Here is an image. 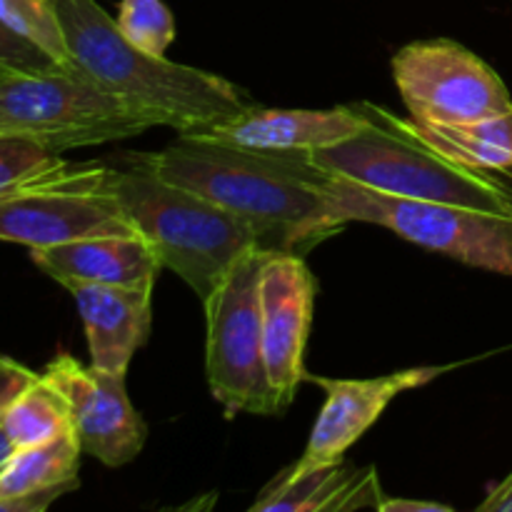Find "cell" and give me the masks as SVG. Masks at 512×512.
I'll return each instance as SVG.
<instances>
[{
	"label": "cell",
	"instance_id": "obj_1",
	"mask_svg": "<svg viewBox=\"0 0 512 512\" xmlns=\"http://www.w3.org/2000/svg\"><path fill=\"white\" fill-rule=\"evenodd\" d=\"M133 158L233 213L265 250L300 253L348 225L330 210L320 188L325 170L308 153H268L178 135L158 153Z\"/></svg>",
	"mask_w": 512,
	"mask_h": 512
},
{
	"label": "cell",
	"instance_id": "obj_2",
	"mask_svg": "<svg viewBox=\"0 0 512 512\" xmlns=\"http://www.w3.org/2000/svg\"><path fill=\"white\" fill-rule=\"evenodd\" d=\"M63 28L70 63L153 125L193 133L253 108L248 90L208 70L155 58L120 33L98 0H50Z\"/></svg>",
	"mask_w": 512,
	"mask_h": 512
},
{
	"label": "cell",
	"instance_id": "obj_3",
	"mask_svg": "<svg viewBox=\"0 0 512 512\" xmlns=\"http://www.w3.org/2000/svg\"><path fill=\"white\" fill-rule=\"evenodd\" d=\"M105 173V188L118 200L135 233L153 248L163 270L178 275L203 303L248 250L260 248L253 230L205 195L170 183L140 160Z\"/></svg>",
	"mask_w": 512,
	"mask_h": 512
},
{
	"label": "cell",
	"instance_id": "obj_4",
	"mask_svg": "<svg viewBox=\"0 0 512 512\" xmlns=\"http://www.w3.org/2000/svg\"><path fill=\"white\" fill-rule=\"evenodd\" d=\"M353 105L368 125L343 143L308 153L315 165L398 198L512 215V188L503 180L435 150L428 140L420 138L410 118H398L388 108L368 100Z\"/></svg>",
	"mask_w": 512,
	"mask_h": 512
},
{
	"label": "cell",
	"instance_id": "obj_5",
	"mask_svg": "<svg viewBox=\"0 0 512 512\" xmlns=\"http://www.w3.org/2000/svg\"><path fill=\"white\" fill-rule=\"evenodd\" d=\"M335 218L373 223L470 268L512 278V215L380 193L325 170L320 183Z\"/></svg>",
	"mask_w": 512,
	"mask_h": 512
},
{
	"label": "cell",
	"instance_id": "obj_6",
	"mask_svg": "<svg viewBox=\"0 0 512 512\" xmlns=\"http://www.w3.org/2000/svg\"><path fill=\"white\" fill-rule=\"evenodd\" d=\"M148 118L75 70H0V133L23 135L55 153L143 135Z\"/></svg>",
	"mask_w": 512,
	"mask_h": 512
},
{
	"label": "cell",
	"instance_id": "obj_7",
	"mask_svg": "<svg viewBox=\"0 0 512 512\" xmlns=\"http://www.w3.org/2000/svg\"><path fill=\"white\" fill-rule=\"evenodd\" d=\"M265 255V248L248 250L203 300L205 375L225 418L278 415L263 350L260 273Z\"/></svg>",
	"mask_w": 512,
	"mask_h": 512
},
{
	"label": "cell",
	"instance_id": "obj_8",
	"mask_svg": "<svg viewBox=\"0 0 512 512\" xmlns=\"http://www.w3.org/2000/svg\"><path fill=\"white\" fill-rule=\"evenodd\" d=\"M100 163H65L0 195V240L28 250L95 235H133L135 228L105 188Z\"/></svg>",
	"mask_w": 512,
	"mask_h": 512
},
{
	"label": "cell",
	"instance_id": "obj_9",
	"mask_svg": "<svg viewBox=\"0 0 512 512\" xmlns=\"http://www.w3.org/2000/svg\"><path fill=\"white\" fill-rule=\"evenodd\" d=\"M390 68L415 123L458 125L512 113L503 78L455 40L433 38L405 45L393 55Z\"/></svg>",
	"mask_w": 512,
	"mask_h": 512
},
{
	"label": "cell",
	"instance_id": "obj_10",
	"mask_svg": "<svg viewBox=\"0 0 512 512\" xmlns=\"http://www.w3.org/2000/svg\"><path fill=\"white\" fill-rule=\"evenodd\" d=\"M45 378L65 395L83 453L108 468L133 463L148 440V425L125 390V373L83 365L60 353L45 365Z\"/></svg>",
	"mask_w": 512,
	"mask_h": 512
},
{
	"label": "cell",
	"instance_id": "obj_11",
	"mask_svg": "<svg viewBox=\"0 0 512 512\" xmlns=\"http://www.w3.org/2000/svg\"><path fill=\"white\" fill-rule=\"evenodd\" d=\"M318 280L303 255L268 250L260 273V308H263V350L268 365L275 413H285L305 380V345H308Z\"/></svg>",
	"mask_w": 512,
	"mask_h": 512
},
{
	"label": "cell",
	"instance_id": "obj_12",
	"mask_svg": "<svg viewBox=\"0 0 512 512\" xmlns=\"http://www.w3.org/2000/svg\"><path fill=\"white\" fill-rule=\"evenodd\" d=\"M453 368L455 365H420V368H405L378 375V378L358 380L320 378V375L305 373L308 383L323 388L325 405L310 430L303 458L285 473L305 475L323 465L340 463L345 453L378 423L380 415L398 395L423 388Z\"/></svg>",
	"mask_w": 512,
	"mask_h": 512
},
{
	"label": "cell",
	"instance_id": "obj_13",
	"mask_svg": "<svg viewBox=\"0 0 512 512\" xmlns=\"http://www.w3.org/2000/svg\"><path fill=\"white\" fill-rule=\"evenodd\" d=\"M365 125L368 120L353 103L328 110L253 105L243 113H235L193 133L178 135H195L213 143L268 150V153H315L353 138Z\"/></svg>",
	"mask_w": 512,
	"mask_h": 512
},
{
	"label": "cell",
	"instance_id": "obj_14",
	"mask_svg": "<svg viewBox=\"0 0 512 512\" xmlns=\"http://www.w3.org/2000/svg\"><path fill=\"white\" fill-rule=\"evenodd\" d=\"M85 325L90 365L128 373V365L150 333L155 283L105 285L65 280Z\"/></svg>",
	"mask_w": 512,
	"mask_h": 512
},
{
	"label": "cell",
	"instance_id": "obj_15",
	"mask_svg": "<svg viewBox=\"0 0 512 512\" xmlns=\"http://www.w3.org/2000/svg\"><path fill=\"white\" fill-rule=\"evenodd\" d=\"M33 263L58 283L83 280V283L135 285L158 283L163 270L153 248L143 235H95V238L70 240L50 248L30 250Z\"/></svg>",
	"mask_w": 512,
	"mask_h": 512
},
{
	"label": "cell",
	"instance_id": "obj_16",
	"mask_svg": "<svg viewBox=\"0 0 512 512\" xmlns=\"http://www.w3.org/2000/svg\"><path fill=\"white\" fill-rule=\"evenodd\" d=\"M380 478L373 468H350L345 460L323 465L305 475H288L283 470L265 485L260 498L250 505L253 512H320V510H378L383 503Z\"/></svg>",
	"mask_w": 512,
	"mask_h": 512
},
{
	"label": "cell",
	"instance_id": "obj_17",
	"mask_svg": "<svg viewBox=\"0 0 512 512\" xmlns=\"http://www.w3.org/2000/svg\"><path fill=\"white\" fill-rule=\"evenodd\" d=\"M415 130L435 150L483 173L512 175V113L458 125L415 123Z\"/></svg>",
	"mask_w": 512,
	"mask_h": 512
},
{
	"label": "cell",
	"instance_id": "obj_18",
	"mask_svg": "<svg viewBox=\"0 0 512 512\" xmlns=\"http://www.w3.org/2000/svg\"><path fill=\"white\" fill-rule=\"evenodd\" d=\"M80 445L75 430H65L45 443L18 448L0 470V498L35 493L48 488H80Z\"/></svg>",
	"mask_w": 512,
	"mask_h": 512
},
{
	"label": "cell",
	"instance_id": "obj_19",
	"mask_svg": "<svg viewBox=\"0 0 512 512\" xmlns=\"http://www.w3.org/2000/svg\"><path fill=\"white\" fill-rule=\"evenodd\" d=\"M0 423L15 448L45 443L73 428L68 400L43 373L18 395Z\"/></svg>",
	"mask_w": 512,
	"mask_h": 512
},
{
	"label": "cell",
	"instance_id": "obj_20",
	"mask_svg": "<svg viewBox=\"0 0 512 512\" xmlns=\"http://www.w3.org/2000/svg\"><path fill=\"white\" fill-rule=\"evenodd\" d=\"M0 20L20 38L38 45L60 68L73 70L63 28L50 0H0Z\"/></svg>",
	"mask_w": 512,
	"mask_h": 512
},
{
	"label": "cell",
	"instance_id": "obj_21",
	"mask_svg": "<svg viewBox=\"0 0 512 512\" xmlns=\"http://www.w3.org/2000/svg\"><path fill=\"white\" fill-rule=\"evenodd\" d=\"M120 33L155 58H165V50L175 40V20L163 0H120Z\"/></svg>",
	"mask_w": 512,
	"mask_h": 512
},
{
	"label": "cell",
	"instance_id": "obj_22",
	"mask_svg": "<svg viewBox=\"0 0 512 512\" xmlns=\"http://www.w3.org/2000/svg\"><path fill=\"white\" fill-rule=\"evenodd\" d=\"M68 160L43 143L23 135L0 133V195L35 178L55 173Z\"/></svg>",
	"mask_w": 512,
	"mask_h": 512
},
{
	"label": "cell",
	"instance_id": "obj_23",
	"mask_svg": "<svg viewBox=\"0 0 512 512\" xmlns=\"http://www.w3.org/2000/svg\"><path fill=\"white\" fill-rule=\"evenodd\" d=\"M0 70H18V73H50L65 70L38 45L28 43L0 20Z\"/></svg>",
	"mask_w": 512,
	"mask_h": 512
},
{
	"label": "cell",
	"instance_id": "obj_24",
	"mask_svg": "<svg viewBox=\"0 0 512 512\" xmlns=\"http://www.w3.org/2000/svg\"><path fill=\"white\" fill-rule=\"evenodd\" d=\"M40 373L25 368L18 360L8 358V355H0V418L8 413L10 405L18 400V395L28 388L30 383L38 380Z\"/></svg>",
	"mask_w": 512,
	"mask_h": 512
},
{
	"label": "cell",
	"instance_id": "obj_25",
	"mask_svg": "<svg viewBox=\"0 0 512 512\" xmlns=\"http://www.w3.org/2000/svg\"><path fill=\"white\" fill-rule=\"evenodd\" d=\"M75 488H48V490H35V493L23 495H10V498H0V512H43L63 495L73 493Z\"/></svg>",
	"mask_w": 512,
	"mask_h": 512
},
{
	"label": "cell",
	"instance_id": "obj_26",
	"mask_svg": "<svg viewBox=\"0 0 512 512\" xmlns=\"http://www.w3.org/2000/svg\"><path fill=\"white\" fill-rule=\"evenodd\" d=\"M480 512H512V473L498 485L488 490L483 503L478 505Z\"/></svg>",
	"mask_w": 512,
	"mask_h": 512
},
{
	"label": "cell",
	"instance_id": "obj_27",
	"mask_svg": "<svg viewBox=\"0 0 512 512\" xmlns=\"http://www.w3.org/2000/svg\"><path fill=\"white\" fill-rule=\"evenodd\" d=\"M380 512H453L450 505L433 503V500H408V498H383Z\"/></svg>",
	"mask_w": 512,
	"mask_h": 512
},
{
	"label": "cell",
	"instance_id": "obj_28",
	"mask_svg": "<svg viewBox=\"0 0 512 512\" xmlns=\"http://www.w3.org/2000/svg\"><path fill=\"white\" fill-rule=\"evenodd\" d=\"M15 450H18V448H15V445L10 443L8 433H5V430H3V423H0V470H3V465L8 463L10 455H13Z\"/></svg>",
	"mask_w": 512,
	"mask_h": 512
}]
</instances>
